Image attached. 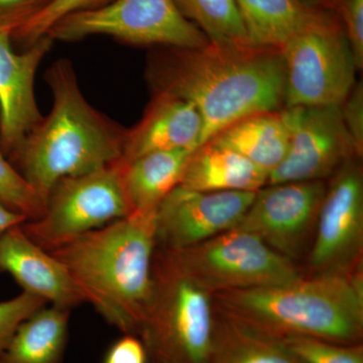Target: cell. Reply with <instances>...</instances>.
<instances>
[{
    "label": "cell",
    "instance_id": "16",
    "mask_svg": "<svg viewBox=\"0 0 363 363\" xmlns=\"http://www.w3.org/2000/svg\"><path fill=\"white\" fill-rule=\"evenodd\" d=\"M152 93L142 119L124 130L121 162L161 150H195L200 145L203 123L194 105L169 93Z\"/></svg>",
    "mask_w": 363,
    "mask_h": 363
},
{
    "label": "cell",
    "instance_id": "32",
    "mask_svg": "<svg viewBox=\"0 0 363 363\" xmlns=\"http://www.w3.org/2000/svg\"><path fill=\"white\" fill-rule=\"evenodd\" d=\"M28 221L23 215L18 213L9 209L4 205L0 204V242L4 234L14 226L21 225Z\"/></svg>",
    "mask_w": 363,
    "mask_h": 363
},
{
    "label": "cell",
    "instance_id": "27",
    "mask_svg": "<svg viewBox=\"0 0 363 363\" xmlns=\"http://www.w3.org/2000/svg\"><path fill=\"white\" fill-rule=\"evenodd\" d=\"M47 305L43 298L26 292L0 302V353L6 350L18 326Z\"/></svg>",
    "mask_w": 363,
    "mask_h": 363
},
{
    "label": "cell",
    "instance_id": "7",
    "mask_svg": "<svg viewBox=\"0 0 363 363\" xmlns=\"http://www.w3.org/2000/svg\"><path fill=\"white\" fill-rule=\"evenodd\" d=\"M96 35H108L124 44L178 49H200L210 44L174 0H112L62 18L47 35L54 42H74Z\"/></svg>",
    "mask_w": 363,
    "mask_h": 363
},
{
    "label": "cell",
    "instance_id": "31",
    "mask_svg": "<svg viewBox=\"0 0 363 363\" xmlns=\"http://www.w3.org/2000/svg\"><path fill=\"white\" fill-rule=\"evenodd\" d=\"M45 4L44 0H0V23L13 25L16 28Z\"/></svg>",
    "mask_w": 363,
    "mask_h": 363
},
{
    "label": "cell",
    "instance_id": "30",
    "mask_svg": "<svg viewBox=\"0 0 363 363\" xmlns=\"http://www.w3.org/2000/svg\"><path fill=\"white\" fill-rule=\"evenodd\" d=\"M102 363H149V358L142 339L123 334L107 350Z\"/></svg>",
    "mask_w": 363,
    "mask_h": 363
},
{
    "label": "cell",
    "instance_id": "6",
    "mask_svg": "<svg viewBox=\"0 0 363 363\" xmlns=\"http://www.w3.org/2000/svg\"><path fill=\"white\" fill-rule=\"evenodd\" d=\"M157 252L210 294L283 285L303 276L292 260L238 228L193 247Z\"/></svg>",
    "mask_w": 363,
    "mask_h": 363
},
{
    "label": "cell",
    "instance_id": "2",
    "mask_svg": "<svg viewBox=\"0 0 363 363\" xmlns=\"http://www.w3.org/2000/svg\"><path fill=\"white\" fill-rule=\"evenodd\" d=\"M155 212H131L49 250L70 272L85 303L123 334L138 336L149 309Z\"/></svg>",
    "mask_w": 363,
    "mask_h": 363
},
{
    "label": "cell",
    "instance_id": "11",
    "mask_svg": "<svg viewBox=\"0 0 363 363\" xmlns=\"http://www.w3.org/2000/svg\"><path fill=\"white\" fill-rule=\"evenodd\" d=\"M284 111L290 125V145L267 185L323 181L345 162L359 159L338 105L284 107Z\"/></svg>",
    "mask_w": 363,
    "mask_h": 363
},
{
    "label": "cell",
    "instance_id": "9",
    "mask_svg": "<svg viewBox=\"0 0 363 363\" xmlns=\"http://www.w3.org/2000/svg\"><path fill=\"white\" fill-rule=\"evenodd\" d=\"M281 52L284 107L339 106L357 83L354 56L337 21L298 33Z\"/></svg>",
    "mask_w": 363,
    "mask_h": 363
},
{
    "label": "cell",
    "instance_id": "23",
    "mask_svg": "<svg viewBox=\"0 0 363 363\" xmlns=\"http://www.w3.org/2000/svg\"><path fill=\"white\" fill-rule=\"evenodd\" d=\"M181 13L194 23L210 44L219 47H253L236 0H174Z\"/></svg>",
    "mask_w": 363,
    "mask_h": 363
},
{
    "label": "cell",
    "instance_id": "17",
    "mask_svg": "<svg viewBox=\"0 0 363 363\" xmlns=\"http://www.w3.org/2000/svg\"><path fill=\"white\" fill-rule=\"evenodd\" d=\"M253 47L281 50L298 33L336 21L303 0H236Z\"/></svg>",
    "mask_w": 363,
    "mask_h": 363
},
{
    "label": "cell",
    "instance_id": "14",
    "mask_svg": "<svg viewBox=\"0 0 363 363\" xmlns=\"http://www.w3.org/2000/svg\"><path fill=\"white\" fill-rule=\"evenodd\" d=\"M14 26L0 23V147L11 159L43 119L35 94V77L54 40L45 35L23 52H14Z\"/></svg>",
    "mask_w": 363,
    "mask_h": 363
},
{
    "label": "cell",
    "instance_id": "5",
    "mask_svg": "<svg viewBox=\"0 0 363 363\" xmlns=\"http://www.w3.org/2000/svg\"><path fill=\"white\" fill-rule=\"evenodd\" d=\"M215 319L212 294L176 271L156 250L152 298L138 334L149 363H209Z\"/></svg>",
    "mask_w": 363,
    "mask_h": 363
},
{
    "label": "cell",
    "instance_id": "1",
    "mask_svg": "<svg viewBox=\"0 0 363 363\" xmlns=\"http://www.w3.org/2000/svg\"><path fill=\"white\" fill-rule=\"evenodd\" d=\"M145 75L152 92L183 98L197 108L203 123L200 145L245 117L284 108L281 50L162 48L150 55Z\"/></svg>",
    "mask_w": 363,
    "mask_h": 363
},
{
    "label": "cell",
    "instance_id": "3",
    "mask_svg": "<svg viewBox=\"0 0 363 363\" xmlns=\"http://www.w3.org/2000/svg\"><path fill=\"white\" fill-rule=\"evenodd\" d=\"M45 80L52 95L51 111L26 135L9 162L47 201L62 179L121 161L125 128L87 101L70 60L55 62Z\"/></svg>",
    "mask_w": 363,
    "mask_h": 363
},
{
    "label": "cell",
    "instance_id": "13",
    "mask_svg": "<svg viewBox=\"0 0 363 363\" xmlns=\"http://www.w3.org/2000/svg\"><path fill=\"white\" fill-rule=\"evenodd\" d=\"M257 192H202L178 186L157 207V248L183 250L235 228Z\"/></svg>",
    "mask_w": 363,
    "mask_h": 363
},
{
    "label": "cell",
    "instance_id": "10",
    "mask_svg": "<svg viewBox=\"0 0 363 363\" xmlns=\"http://www.w3.org/2000/svg\"><path fill=\"white\" fill-rule=\"evenodd\" d=\"M358 160L345 162L326 186L308 255L309 274L362 267L363 174Z\"/></svg>",
    "mask_w": 363,
    "mask_h": 363
},
{
    "label": "cell",
    "instance_id": "8",
    "mask_svg": "<svg viewBox=\"0 0 363 363\" xmlns=\"http://www.w3.org/2000/svg\"><path fill=\"white\" fill-rule=\"evenodd\" d=\"M128 214L117 162L60 180L48 196L44 214L21 227L35 243L51 250Z\"/></svg>",
    "mask_w": 363,
    "mask_h": 363
},
{
    "label": "cell",
    "instance_id": "28",
    "mask_svg": "<svg viewBox=\"0 0 363 363\" xmlns=\"http://www.w3.org/2000/svg\"><path fill=\"white\" fill-rule=\"evenodd\" d=\"M344 35L354 56L357 71L363 68V0H337Z\"/></svg>",
    "mask_w": 363,
    "mask_h": 363
},
{
    "label": "cell",
    "instance_id": "20",
    "mask_svg": "<svg viewBox=\"0 0 363 363\" xmlns=\"http://www.w3.org/2000/svg\"><path fill=\"white\" fill-rule=\"evenodd\" d=\"M290 138V125L281 108L245 117L208 142L247 157L269 175L286 157Z\"/></svg>",
    "mask_w": 363,
    "mask_h": 363
},
{
    "label": "cell",
    "instance_id": "22",
    "mask_svg": "<svg viewBox=\"0 0 363 363\" xmlns=\"http://www.w3.org/2000/svg\"><path fill=\"white\" fill-rule=\"evenodd\" d=\"M72 310L47 305L16 329L0 363H63Z\"/></svg>",
    "mask_w": 363,
    "mask_h": 363
},
{
    "label": "cell",
    "instance_id": "15",
    "mask_svg": "<svg viewBox=\"0 0 363 363\" xmlns=\"http://www.w3.org/2000/svg\"><path fill=\"white\" fill-rule=\"evenodd\" d=\"M0 269L9 272L23 292L43 298L48 305L72 310L85 303L63 262L35 243L21 224L2 238Z\"/></svg>",
    "mask_w": 363,
    "mask_h": 363
},
{
    "label": "cell",
    "instance_id": "12",
    "mask_svg": "<svg viewBox=\"0 0 363 363\" xmlns=\"http://www.w3.org/2000/svg\"><path fill=\"white\" fill-rule=\"evenodd\" d=\"M325 192L324 181L267 185L255 193L235 228L255 234L295 262L311 247Z\"/></svg>",
    "mask_w": 363,
    "mask_h": 363
},
{
    "label": "cell",
    "instance_id": "21",
    "mask_svg": "<svg viewBox=\"0 0 363 363\" xmlns=\"http://www.w3.org/2000/svg\"><path fill=\"white\" fill-rule=\"evenodd\" d=\"M209 363H304L283 338L217 311Z\"/></svg>",
    "mask_w": 363,
    "mask_h": 363
},
{
    "label": "cell",
    "instance_id": "25",
    "mask_svg": "<svg viewBox=\"0 0 363 363\" xmlns=\"http://www.w3.org/2000/svg\"><path fill=\"white\" fill-rule=\"evenodd\" d=\"M0 204L18 212L28 221L39 219L45 210V201L4 156L0 147Z\"/></svg>",
    "mask_w": 363,
    "mask_h": 363
},
{
    "label": "cell",
    "instance_id": "29",
    "mask_svg": "<svg viewBox=\"0 0 363 363\" xmlns=\"http://www.w3.org/2000/svg\"><path fill=\"white\" fill-rule=\"evenodd\" d=\"M344 125L354 143L359 157L363 154V85L355 83L350 94L339 105Z\"/></svg>",
    "mask_w": 363,
    "mask_h": 363
},
{
    "label": "cell",
    "instance_id": "18",
    "mask_svg": "<svg viewBox=\"0 0 363 363\" xmlns=\"http://www.w3.org/2000/svg\"><path fill=\"white\" fill-rule=\"evenodd\" d=\"M269 174L233 150L208 142L189 157L180 185L202 192H257Z\"/></svg>",
    "mask_w": 363,
    "mask_h": 363
},
{
    "label": "cell",
    "instance_id": "24",
    "mask_svg": "<svg viewBox=\"0 0 363 363\" xmlns=\"http://www.w3.org/2000/svg\"><path fill=\"white\" fill-rule=\"evenodd\" d=\"M112 0H48L44 6L28 16L14 28L13 39L23 45L35 44L48 35L52 26L72 13L89 11L109 4Z\"/></svg>",
    "mask_w": 363,
    "mask_h": 363
},
{
    "label": "cell",
    "instance_id": "26",
    "mask_svg": "<svg viewBox=\"0 0 363 363\" xmlns=\"http://www.w3.org/2000/svg\"><path fill=\"white\" fill-rule=\"evenodd\" d=\"M283 339L304 363H363L362 343L339 344L307 336Z\"/></svg>",
    "mask_w": 363,
    "mask_h": 363
},
{
    "label": "cell",
    "instance_id": "4",
    "mask_svg": "<svg viewBox=\"0 0 363 363\" xmlns=\"http://www.w3.org/2000/svg\"><path fill=\"white\" fill-rule=\"evenodd\" d=\"M212 298L217 311L281 338L362 343V267L344 274H303L283 285L214 293Z\"/></svg>",
    "mask_w": 363,
    "mask_h": 363
},
{
    "label": "cell",
    "instance_id": "19",
    "mask_svg": "<svg viewBox=\"0 0 363 363\" xmlns=\"http://www.w3.org/2000/svg\"><path fill=\"white\" fill-rule=\"evenodd\" d=\"M194 150L150 152L128 162H118L124 193L131 212L150 213L180 185L184 169Z\"/></svg>",
    "mask_w": 363,
    "mask_h": 363
}]
</instances>
